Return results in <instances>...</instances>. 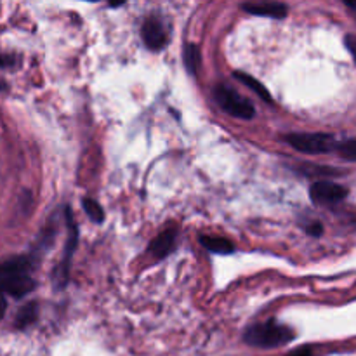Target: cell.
<instances>
[{
    "label": "cell",
    "mask_w": 356,
    "mask_h": 356,
    "mask_svg": "<svg viewBox=\"0 0 356 356\" xmlns=\"http://www.w3.org/2000/svg\"><path fill=\"white\" fill-rule=\"evenodd\" d=\"M31 261L24 256H13L0 261V294L19 299L35 289Z\"/></svg>",
    "instance_id": "1"
},
{
    "label": "cell",
    "mask_w": 356,
    "mask_h": 356,
    "mask_svg": "<svg viewBox=\"0 0 356 356\" xmlns=\"http://www.w3.org/2000/svg\"><path fill=\"white\" fill-rule=\"evenodd\" d=\"M296 339L294 330L289 327L280 325L275 320L270 322L257 323V325L249 327L243 334V341L249 346L263 348V350H271V348H282Z\"/></svg>",
    "instance_id": "2"
},
{
    "label": "cell",
    "mask_w": 356,
    "mask_h": 356,
    "mask_svg": "<svg viewBox=\"0 0 356 356\" xmlns=\"http://www.w3.org/2000/svg\"><path fill=\"white\" fill-rule=\"evenodd\" d=\"M214 99L221 110L240 120H250L256 115L254 104L226 83H218L214 87Z\"/></svg>",
    "instance_id": "3"
},
{
    "label": "cell",
    "mask_w": 356,
    "mask_h": 356,
    "mask_svg": "<svg viewBox=\"0 0 356 356\" xmlns=\"http://www.w3.org/2000/svg\"><path fill=\"white\" fill-rule=\"evenodd\" d=\"M285 139L294 149L301 153H309V155L330 153L339 146V143H336V138L332 134H325V132H292Z\"/></svg>",
    "instance_id": "4"
},
{
    "label": "cell",
    "mask_w": 356,
    "mask_h": 356,
    "mask_svg": "<svg viewBox=\"0 0 356 356\" xmlns=\"http://www.w3.org/2000/svg\"><path fill=\"white\" fill-rule=\"evenodd\" d=\"M65 214H66V221H68V240H66L65 254H63L61 263H59V266L54 270V282L56 285H58V289L66 287V284H68L72 257L73 254H75L76 245H79V228H76L75 219H73V212L70 211V207H66Z\"/></svg>",
    "instance_id": "5"
},
{
    "label": "cell",
    "mask_w": 356,
    "mask_h": 356,
    "mask_svg": "<svg viewBox=\"0 0 356 356\" xmlns=\"http://www.w3.org/2000/svg\"><path fill=\"white\" fill-rule=\"evenodd\" d=\"M346 197V188L334 181H315L309 188V198L315 205H336Z\"/></svg>",
    "instance_id": "6"
},
{
    "label": "cell",
    "mask_w": 356,
    "mask_h": 356,
    "mask_svg": "<svg viewBox=\"0 0 356 356\" xmlns=\"http://www.w3.org/2000/svg\"><path fill=\"white\" fill-rule=\"evenodd\" d=\"M141 37L146 47L152 51H162L169 44V31H167L165 23L156 16H149L143 23Z\"/></svg>",
    "instance_id": "7"
},
{
    "label": "cell",
    "mask_w": 356,
    "mask_h": 356,
    "mask_svg": "<svg viewBox=\"0 0 356 356\" xmlns=\"http://www.w3.org/2000/svg\"><path fill=\"white\" fill-rule=\"evenodd\" d=\"M242 9L252 16L273 17V19H284L289 13L287 6L280 2H249L243 3Z\"/></svg>",
    "instance_id": "8"
},
{
    "label": "cell",
    "mask_w": 356,
    "mask_h": 356,
    "mask_svg": "<svg viewBox=\"0 0 356 356\" xmlns=\"http://www.w3.org/2000/svg\"><path fill=\"white\" fill-rule=\"evenodd\" d=\"M174 245H176V229L172 228L167 229V232H162L149 243V254L155 259H163V257L172 252Z\"/></svg>",
    "instance_id": "9"
},
{
    "label": "cell",
    "mask_w": 356,
    "mask_h": 356,
    "mask_svg": "<svg viewBox=\"0 0 356 356\" xmlns=\"http://www.w3.org/2000/svg\"><path fill=\"white\" fill-rule=\"evenodd\" d=\"M200 243L212 254L228 256V254L235 252V245L228 238H222V236H202Z\"/></svg>",
    "instance_id": "10"
},
{
    "label": "cell",
    "mask_w": 356,
    "mask_h": 356,
    "mask_svg": "<svg viewBox=\"0 0 356 356\" xmlns=\"http://www.w3.org/2000/svg\"><path fill=\"white\" fill-rule=\"evenodd\" d=\"M233 76H235L236 80H240V82H242V83H245V86L249 87V89H252L254 92H256L257 96L261 97V99H264V101H268V103H271V94L268 92V89L263 86V83L259 82V80H256V79H254V76L247 75V73H242V72H235V73H233Z\"/></svg>",
    "instance_id": "11"
},
{
    "label": "cell",
    "mask_w": 356,
    "mask_h": 356,
    "mask_svg": "<svg viewBox=\"0 0 356 356\" xmlns=\"http://www.w3.org/2000/svg\"><path fill=\"white\" fill-rule=\"evenodd\" d=\"M37 316H38L37 302H28V305H24L23 308L19 309V313L16 315V327L17 329H26V327H30L31 323L37 320Z\"/></svg>",
    "instance_id": "12"
},
{
    "label": "cell",
    "mask_w": 356,
    "mask_h": 356,
    "mask_svg": "<svg viewBox=\"0 0 356 356\" xmlns=\"http://www.w3.org/2000/svg\"><path fill=\"white\" fill-rule=\"evenodd\" d=\"M184 66L188 68V72L191 75H197V70L200 66V49L195 44H186L184 45Z\"/></svg>",
    "instance_id": "13"
},
{
    "label": "cell",
    "mask_w": 356,
    "mask_h": 356,
    "mask_svg": "<svg viewBox=\"0 0 356 356\" xmlns=\"http://www.w3.org/2000/svg\"><path fill=\"white\" fill-rule=\"evenodd\" d=\"M82 205H83V211H86V214L89 216L94 222H97V225H99V222L104 221V212L96 200H92V198H83Z\"/></svg>",
    "instance_id": "14"
},
{
    "label": "cell",
    "mask_w": 356,
    "mask_h": 356,
    "mask_svg": "<svg viewBox=\"0 0 356 356\" xmlns=\"http://www.w3.org/2000/svg\"><path fill=\"white\" fill-rule=\"evenodd\" d=\"M337 149H339L341 156H343L344 160H348V162H356V138L339 143Z\"/></svg>",
    "instance_id": "15"
},
{
    "label": "cell",
    "mask_w": 356,
    "mask_h": 356,
    "mask_svg": "<svg viewBox=\"0 0 356 356\" xmlns=\"http://www.w3.org/2000/svg\"><path fill=\"white\" fill-rule=\"evenodd\" d=\"M344 44H346L348 51L351 52V56H353V59L356 63V35H353V33L346 35V37H344Z\"/></svg>",
    "instance_id": "16"
},
{
    "label": "cell",
    "mask_w": 356,
    "mask_h": 356,
    "mask_svg": "<svg viewBox=\"0 0 356 356\" xmlns=\"http://www.w3.org/2000/svg\"><path fill=\"white\" fill-rule=\"evenodd\" d=\"M306 232H308L312 236H320L323 233L322 222H313L312 226H308V228H306Z\"/></svg>",
    "instance_id": "17"
},
{
    "label": "cell",
    "mask_w": 356,
    "mask_h": 356,
    "mask_svg": "<svg viewBox=\"0 0 356 356\" xmlns=\"http://www.w3.org/2000/svg\"><path fill=\"white\" fill-rule=\"evenodd\" d=\"M289 356H313V350H312V346H301V348H298V350L292 351Z\"/></svg>",
    "instance_id": "18"
},
{
    "label": "cell",
    "mask_w": 356,
    "mask_h": 356,
    "mask_svg": "<svg viewBox=\"0 0 356 356\" xmlns=\"http://www.w3.org/2000/svg\"><path fill=\"white\" fill-rule=\"evenodd\" d=\"M14 65V59L10 58V56H0V68H3V66H10Z\"/></svg>",
    "instance_id": "19"
},
{
    "label": "cell",
    "mask_w": 356,
    "mask_h": 356,
    "mask_svg": "<svg viewBox=\"0 0 356 356\" xmlns=\"http://www.w3.org/2000/svg\"><path fill=\"white\" fill-rule=\"evenodd\" d=\"M6 309H7V302L6 299H3V296L0 294V320H2L3 315H6Z\"/></svg>",
    "instance_id": "20"
},
{
    "label": "cell",
    "mask_w": 356,
    "mask_h": 356,
    "mask_svg": "<svg viewBox=\"0 0 356 356\" xmlns=\"http://www.w3.org/2000/svg\"><path fill=\"white\" fill-rule=\"evenodd\" d=\"M344 6L350 7V9L353 10V14L356 16V0H344Z\"/></svg>",
    "instance_id": "21"
},
{
    "label": "cell",
    "mask_w": 356,
    "mask_h": 356,
    "mask_svg": "<svg viewBox=\"0 0 356 356\" xmlns=\"http://www.w3.org/2000/svg\"><path fill=\"white\" fill-rule=\"evenodd\" d=\"M125 2H111L110 3V7H120V6H124Z\"/></svg>",
    "instance_id": "22"
},
{
    "label": "cell",
    "mask_w": 356,
    "mask_h": 356,
    "mask_svg": "<svg viewBox=\"0 0 356 356\" xmlns=\"http://www.w3.org/2000/svg\"><path fill=\"white\" fill-rule=\"evenodd\" d=\"M6 89V83H3V80H0V90Z\"/></svg>",
    "instance_id": "23"
}]
</instances>
